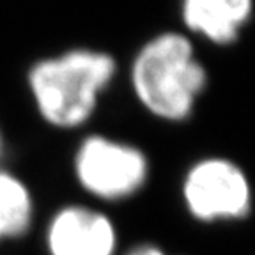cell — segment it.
I'll list each match as a JSON object with an SVG mask.
<instances>
[{
	"instance_id": "8",
	"label": "cell",
	"mask_w": 255,
	"mask_h": 255,
	"mask_svg": "<svg viewBox=\"0 0 255 255\" xmlns=\"http://www.w3.org/2000/svg\"><path fill=\"white\" fill-rule=\"evenodd\" d=\"M126 255H168V254L161 247H158V245L143 243V245H138V247L131 248Z\"/></svg>"
},
{
	"instance_id": "6",
	"label": "cell",
	"mask_w": 255,
	"mask_h": 255,
	"mask_svg": "<svg viewBox=\"0 0 255 255\" xmlns=\"http://www.w3.org/2000/svg\"><path fill=\"white\" fill-rule=\"evenodd\" d=\"M252 14L254 0H181L186 30L218 46L236 43Z\"/></svg>"
},
{
	"instance_id": "2",
	"label": "cell",
	"mask_w": 255,
	"mask_h": 255,
	"mask_svg": "<svg viewBox=\"0 0 255 255\" xmlns=\"http://www.w3.org/2000/svg\"><path fill=\"white\" fill-rule=\"evenodd\" d=\"M142 108L165 123H183L207 87V69L183 32H161L140 46L129 69Z\"/></svg>"
},
{
	"instance_id": "4",
	"label": "cell",
	"mask_w": 255,
	"mask_h": 255,
	"mask_svg": "<svg viewBox=\"0 0 255 255\" xmlns=\"http://www.w3.org/2000/svg\"><path fill=\"white\" fill-rule=\"evenodd\" d=\"M181 197L188 215L200 223L239 222L252 211L247 172L225 156L197 159L184 174Z\"/></svg>"
},
{
	"instance_id": "9",
	"label": "cell",
	"mask_w": 255,
	"mask_h": 255,
	"mask_svg": "<svg viewBox=\"0 0 255 255\" xmlns=\"http://www.w3.org/2000/svg\"><path fill=\"white\" fill-rule=\"evenodd\" d=\"M2 151H4V138H2V131H0V156H2Z\"/></svg>"
},
{
	"instance_id": "7",
	"label": "cell",
	"mask_w": 255,
	"mask_h": 255,
	"mask_svg": "<svg viewBox=\"0 0 255 255\" xmlns=\"http://www.w3.org/2000/svg\"><path fill=\"white\" fill-rule=\"evenodd\" d=\"M34 222V197L16 174L0 168V241L18 239Z\"/></svg>"
},
{
	"instance_id": "5",
	"label": "cell",
	"mask_w": 255,
	"mask_h": 255,
	"mask_svg": "<svg viewBox=\"0 0 255 255\" xmlns=\"http://www.w3.org/2000/svg\"><path fill=\"white\" fill-rule=\"evenodd\" d=\"M48 255H116L119 234L103 211L69 204L52 215L44 232Z\"/></svg>"
},
{
	"instance_id": "1",
	"label": "cell",
	"mask_w": 255,
	"mask_h": 255,
	"mask_svg": "<svg viewBox=\"0 0 255 255\" xmlns=\"http://www.w3.org/2000/svg\"><path fill=\"white\" fill-rule=\"evenodd\" d=\"M116 75L110 53L73 48L32 64L27 78L41 119L57 129H76L91 121Z\"/></svg>"
},
{
	"instance_id": "3",
	"label": "cell",
	"mask_w": 255,
	"mask_h": 255,
	"mask_svg": "<svg viewBox=\"0 0 255 255\" xmlns=\"http://www.w3.org/2000/svg\"><path fill=\"white\" fill-rule=\"evenodd\" d=\"M73 174L78 186L103 202L135 197L149 179V159L140 147L107 135H89L76 147Z\"/></svg>"
}]
</instances>
